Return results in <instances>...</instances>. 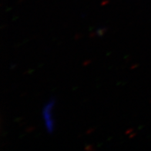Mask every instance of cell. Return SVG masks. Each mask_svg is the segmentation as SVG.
I'll list each match as a JSON object with an SVG mask.
<instances>
[{
  "mask_svg": "<svg viewBox=\"0 0 151 151\" xmlns=\"http://www.w3.org/2000/svg\"><path fill=\"white\" fill-rule=\"evenodd\" d=\"M56 104V99L52 97L48 101L47 104L44 106L42 109V118L44 120V124L48 134L52 135L54 132V120L52 117V109Z\"/></svg>",
  "mask_w": 151,
  "mask_h": 151,
  "instance_id": "1",
  "label": "cell"
}]
</instances>
